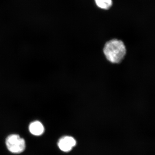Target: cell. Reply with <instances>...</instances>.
<instances>
[{
  "label": "cell",
  "instance_id": "6da1fadb",
  "mask_svg": "<svg viewBox=\"0 0 155 155\" xmlns=\"http://www.w3.org/2000/svg\"><path fill=\"white\" fill-rule=\"evenodd\" d=\"M103 53L107 61L111 64H119L125 58L127 50L122 41L112 39L105 44Z\"/></svg>",
  "mask_w": 155,
  "mask_h": 155
},
{
  "label": "cell",
  "instance_id": "7a4b0ae2",
  "mask_svg": "<svg viewBox=\"0 0 155 155\" xmlns=\"http://www.w3.org/2000/svg\"><path fill=\"white\" fill-rule=\"evenodd\" d=\"M5 143L8 150L13 153H20L23 152L25 149V140L18 134L9 135L6 138Z\"/></svg>",
  "mask_w": 155,
  "mask_h": 155
},
{
  "label": "cell",
  "instance_id": "3957f363",
  "mask_svg": "<svg viewBox=\"0 0 155 155\" xmlns=\"http://www.w3.org/2000/svg\"><path fill=\"white\" fill-rule=\"evenodd\" d=\"M76 144V141L73 137L69 136L63 137L58 142L59 149L64 152L70 151Z\"/></svg>",
  "mask_w": 155,
  "mask_h": 155
},
{
  "label": "cell",
  "instance_id": "277c9868",
  "mask_svg": "<svg viewBox=\"0 0 155 155\" xmlns=\"http://www.w3.org/2000/svg\"><path fill=\"white\" fill-rule=\"evenodd\" d=\"M29 131L32 135L39 136L42 135L45 131V127L41 122L38 121H34L29 125Z\"/></svg>",
  "mask_w": 155,
  "mask_h": 155
},
{
  "label": "cell",
  "instance_id": "5b68a950",
  "mask_svg": "<svg viewBox=\"0 0 155 155\" xmlns=\"http://www.w3.org/2000/svg\"><path fill=\"white\" fill-rule=\"evenodd\" d=\"M94 2L98 8L104 10L110 8L113 4L112 0H94Z\"/></svg>",
  "mask_w": 155,
  "mask_h": 155
}]
</instances>
